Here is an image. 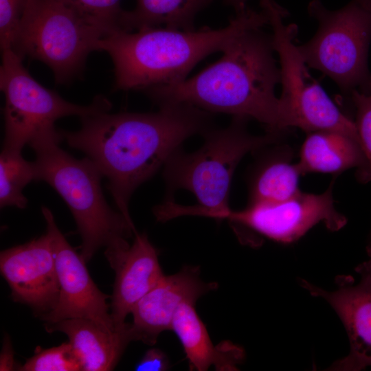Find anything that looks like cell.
Returning a JSON list of instances; mask_svg holds the SVG:
<instances>
[{"instance_id":"1","label":"cell","mask_w":371,"mask_h":371,"mask_svg":"<svg viewBox=\"0 0 371 371\" xmlns=\"http://www.w3.org/2000/svg\"><path fill=\"white\" fill-rule=\"evenodd\" d=\"M159 106L153 113L100 112L80 117L76 131H59L62 139L85 153L107 179L119 212L131 224L128 204L137 188L186 139L212 128V113L186 103Z\"/></svg>"},{"instance_id":"2","label":"cell","mask_w":371,"mask_h":371,"mask_svg":"<svg viewBox=\"0 0 371 371\" xmlns=\"http://www.w3.org/2000/svg\"><path fill=\"white\" fill-rule=\"evenodd\" d=\"M267 15L238 33L216 63L180 82L144 91L158 106L186 103L210 113L255 120L268 132L289 129L275 87L280 70L273 56L272 34L263 31Z\"/></svg>"},{"instance_id":"3","label":"cell","mask_w":371,"mask_h":371,"mask_svg":"<svg viewBox=\"0 0 371 371\" xmlns=\"http://www.w3.org/2000/svg\"><path fill=\"white\" fill-rule=\"evenodd\" d=\"M265 16L263 10L246 5L222 29L117 30L100 39L96 50L106 52L113 61L115 89L144 91L186 80L199 62L223 52L238 33Z\"/></svg>"},{"instance_id":"4","label":"cell","mask_w":371,"mask_h":371,"mask_svg":"<svg viewBox=\"0 0 371 371\" xmlns=\"http://www.w3.org/2000/svg\"><path fill=\"white\" fill-rule=\"evenodd\" d=\"M249 120L233 117L226 128H210L201 148L192 153L175 151L164 166L163 176L170 192H192L199 203L182 206L166 201L156 208L157 218L166 221L182 215L221 219L230 210L228 201L234 172L243 157L278 142L281 133L253 135L247 129Z\"/></svg>"},{"instance_id":"5","label":"cell","mask_w":371,"mask_h":371,"mask_svg":"<svg viewBox=\"0 0 371 371\" xmlns=\"http://www.w3.org/2000/svg\"><path fill=\"white\" fill-rule=\"evenodd\" d=\"M61 140L60 131L54 129L38 135L28 145L36 155L35 181L51 186L73 214L82 240L81 256L88 262L101 247H128L127 239L137 233L135 225L106 201L102 176L92 161L87 157H74L59 146Z\"/></svg>"},{"instance_id":"6","label":"cell","mask_w":371,"mask_h":371,"mask_svg":"<svg viewBox=\"0 0 371 371\" xmlns=\"http://www.w3.org/2000/svg\"><path fill=\"white\" fill-rule=\"evenodd\" d=\"M113 32L59 0H28L11 47L21 58L47 65L56 82L65 84L82 69L98 42Z\"/></svg>"},{"instance_id":"7","label":"cell","mask_w":371,"mask_h":371,"mask_svg":"<svg viewBox=\"0 0 371 371\" xmlns=\"http://www.w3.org/2000/svg\"><path fill=\"white\" fill-rule=\"evenodd\" d=\"M307 10L318 29L310 41L297 46L306 65L330 77L344 94L366 89L371 80V10L357 0L335 10L312 0Z\"/></svg>"},{"instance_id":"8","label":"cell","mask_w":371,"mask_h":371,"mask_svg":"<svg viewBox=\"0 0 371 371\" xmlns=\"http://www.w3.org/2000/svg\"><path fill=\"white\" fill-rule=\"evenodd\" d=\"M1 52L0 88L5 95L2 150L21 152L34 137L55 129L54 122L60 117H82L111 109L110 101L104 96L95 97L88 105L65 100L38 82L11 47Z\"/></svg>"},{"instance_id":"9","label":"cell","mask_w":371,"mask_h":371,"mask_svg":"<svg viewBox=\"0 0 371 371\" xmlns=\"http://www.w3.org/2000/svg\"><path fill=\"white\" fill-rule=\"evenodd\" d=\"M260 5L268 16L274 49L280 58V83L282 87L280 100L289 128H299L307 133L348 131L351 120L312 78L294 44L297 26L284 24V19L289 14L286 9L274 0H261Z\"/></svg>"},{"instance_id":"10","label":"cell","mask_w":371,"mask_h":371,"mask_svg":"<svg viewBox=\"0 0 371 371\" xmlns=\"http://www.w3.org/2000/svg\"><path fill=\"white\" fill-rule=\"evenodd\" d=\"M333 183L334 181L321 194L300 191L280 202L248 204L240 211L230 210L221 219H228L282 243L298 240L319 223L330 231H338L346 224L347 219L335 207Z\"/></svg>"},{"instance_id":"11","label":"cell","mask_w":371,"mask_h":371,"mask_svg":"<svg viewBox=\"0 0 371 371\" xmlns=\"http://www.w3.org/2000/svg\"><path fill=\"white\" fill-rule=\"evenodd\" d=\"M54 249L60 287L54 308L41 316L46 325L72 319H91L109 331H116L106 302L108 296L94 283L86 261L67 242L56 225L52 212L41 207Z\"/></svg>"},{"instance_id":"12","label":"cell","mask_w":371,"mask_h":371,"mask_svg":"<svg viewBox=\"0 0 371 371\" xmlns=\"http://www.w3.org/2000/svg\"><path fill=\"white\" fill-rule=\"evenodd\" d=\"M360 280L350 276L336 278L337 287L328 291L300 280L311 295L325 300L341 321L350 343L348 355L335 363L330 370H361L371 366V258L357 266Z\"/></svg>"},{"instance_id":"13","label":"cell","mask_w":371,"mask_h":371,"mask_svg":"<svg viewBox=\"0 0 371 371\" xmlns=\"http://www.w3.org/2000/svg\"><path fill=\"white\" fill-rule=\"evenodd\" d=\"M1 273L15 302L30 306L41 316L56 306L60 291L49 235L1 252Z\"/></svg>"},{"instance_id":"14","label":"cell","mask_w":371,"mask_h":371,"mask_svg":"<svg viewBox=\"0 0 371 371\" xmlns=\"http://www.w3.org/2000/svg\"><path fill=\"white\" fill-rule=\"evenodd\" d=\"M216 286L214 283L202 281L195 267H186L177 273L164 276L132 309L133 341L155 344L162 332L171 330L174 317L183 303L195 304Z\"/></svg>"},{"instance_id":"15","label":"cell","mask_w":371,"mask_h":371,"mask_svg":"<svg viewBox=\"0 0 371 371\" xmlns=\"http://www.w3.org/2000/svg\"><path fill=\"white\" fill-rule=\"evenodd\" d=\"M135 236L128 248L106 249L104 251L115 273L110 311L116 330L127 328L129 324L125 322L126 316L164 276L157 249L147 235L136 233Z\"/></svg>"},{"instance_id":"16","label":"cell","mask_w":371,"mask_h":371,"mask_svg":"<svg viewBox=\"0 0 371 371\" xmlns=\"http://www.w3.org/2000/svg\"><path fill=\"white\" fill-rule=\"evenodd\" d=\"M46 330L62 332L67 336L84 371L113 370L128 343L133 341L131 324L122 330L109 331L86 318L46 325Z\"/></svg>"},{"instance_id":"17","label":"cell","mask_w":371,"mask_h":371,"mask_svg":"<svg viewBox=\"0 0 371 371\" xmlns=\"http://www.w3.org/2000/svg\"><path fill=\"white\" fill-rule=\"evenodd\" d=\"M297 164L302 175L308 172L339 174L356 168L362 182L371 180L360 139L338 132L308 133L301 147Z\"/></svg>"},{"instance_id":"18","label":"cell","mask_w":371,"mask_h":371,"mask_svg":"<svg viewBox=\"0 0 371 371\" xmlns=\"http://www.w3.org/2000/svg\"><path fill=\"white\" fill-rule=\"evenodd\" d=\"M193 303H183L177 311L171 330L178 337L190 368L207 370H236L244 357L243 349L229 341L214 346L199 317Z\"/></svg>"},{"instance_id":"19","label":"cell","mask_w":371,"mask_h":371,"mask_svg":"<svg viewBox=\"0 0 371 371\" xmlns=\"http://www.w3.org/2000/svg\"><path fill=\"white\" fill-rule=\"evenodd\" d=\"M291 154L284 148L273 149L260 159L249 179L248 204L277 203L300 191L302 172Z\"/></svg>"},{"instance_id":"20","label":"cell","mask_w":371,"mask_h":371,"mask_svg":"<svg viewBox=\"0 0 371 371\" xmlns=\"http://www.w3.org/2000/svg\"><path fill=\"white\" fill-rule=\"evenodd\" d=\"M212 0H136L135 8L124 11L120 26L133 32L148 27H165L194 30L196 14Z\"/></svg>"},{"instance_id":"21","label":"cell","mask_w":371,"mask_h":371,"mask_svg":"<svg viewBox=\"0 0 371 371\" xmlns=\"http://www.w3.org/2000/svg\"><path fill=\"white\" fill-rule=\"evenodd\" d=\"M34 162L26 161L21 152L2 150L0 155V206L25 208L27 203L24 188L35 180Z\"/></svg>"},{"instance_id":"22","label":"cell","mask_w":371,"mask_h":371,"mask_svg":"<svg viewBox=\"0 0 371 371\" xmlns=\"http://www.w3.org/2000/svg\"><path fill=\"white\" fill-rule=\"evenodd\" d=\"M21 371H79L82 366L69 342L42 349L37 348L34 355L19 368Z\"/></svg>"},{"instance_id":"23","label":"cell","mask_w":371,"mask_h":371,"mask_svg":"<svg viewBox=\"0 0 371 371\" xmlns=\"http://www.w3.org/2000/svg\"><path fill=\"white\" fill-rule=\"evenodd\" d=\"M350 95L355 107L354 122L371 173V80L366 89H355ZM367 252L371 257V231Z\"/></svg>"},{"instance_id":"24","label":"cell","mask_w":371,"mask_h":371,"mask_svg":"<svg viewBox=\"0 0 371 371\" xmlns=\"http://www.w3.org/2000/svg\"><path fill=\"white\" fill-rule=\"evenodd\" d=\"M82 15L113 31L122 30L120 0H59Z\"/></svg>"},{"instance_id":"25","label":"cell","mask_w":371,"mask_h":371,"mask_svg":"<svg viewBox=\"0 0 371 371\" xmlns=\"http://www.w3.org/2000/svg\"><path fill=\"white\" fill-rule=\"evenodd\" d=\"M28 0H0L1 49L12 44Z\"/></svg>"},{"instance_id":"26","label":"cell","mask_w":371,"mask_h":371,"mask_svg":"<svg viewBox=\"0 0 371 371\" xmlns=\"http://www.w3.org/2000/svg\"><path fill=\"white\" fill-rule=\"evenodd\" d=\"M170 362L167 355L158 348H150L143 355L135 366L137 371H165Z\"/></svg>"},{"instance_id":"27","label":"cell","mask_w":371,"mask_h":371,"mask_svg":"<svg viewBox=\"0 0 371 371\" xmlns=\"http://www.w3.org/2000/svg\"><path fill=\"white\" fill-rule=\"evenodd\" d=\"M0 370H14L19 369L14 358V352L8 336L5 337L0 357Z\"/></svg>"},{"instance_id":"28","label":"cell","mask_w":371,"mask_h":371,"mask_svg":"<svg viewBox=\"0 0 371 371\" xmlns=\"http://www.w3.org/2000/svg\"><path fill=\"white\" fill-rule=\"evenodd\" d=\"M228 4L232 5L236 11L241 9L246 5L247 0H224Z\"/></svg>"},{"instance_id":"29","label":"cell","mask_w":371,"mask_h":371,"mask_svg":"<svg viewBox=\"0 0 371 371\" xmlns=\"http://www.w3.org/2000/svg\"><path fill=\"white\" fill-rule=\"evenodd\" d=\"M366 8L371 10V0H357Z\"/></svg>"}]
</instances>
